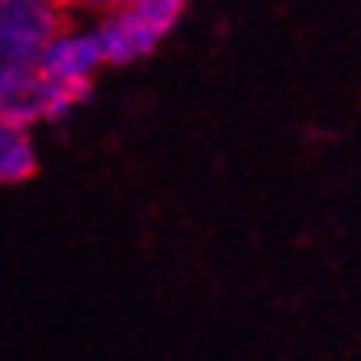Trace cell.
<instances>
[{"mask_svg": "<svg viewBox=\"0 0 361 361\" xmlns=\"http://www.w3.org/2000/svg\"><path fill=\"white\" fill-rule=\"evenodd\" d=\"M33 173H37V149L30 130L0 120V186L27 183Z\"/></svg>", "mask_w": 361, "mask_h": 361, "instance_id": "4", "label": "cell"}, {"mask_svg": "<svg viewBox=\"0 0 361 361\" xmlns=\"http://www.w3.org/2000/svg\"><path fill=\"white\" fill-rule=\"evenodd\" d=\"M93 40L99 47V60L103 63H130L136 56L153 54L163 37L142 20L136 4H123V7L110 11L97 23Z\"/></svg>", "mask_w": 361, "mask_h": 361, "instance_id": "3", "label": "cell"}, {"mask_svg": "<svg viewBox=\"0 0 361 361\" xmlns=\"http://www.w3.org/2000/svg\"><path fill=\"white\" fill-rule=\"evenodd\" d=\"M99 47L93 40V30H73L63 27L54 40H47L37 50V73L44 80L73 87V83H93V73L99 70Z\"/></svg>", "mask_w": 361, "mask_h": 361, "instance_id": "1", "label": "cell"}, {"mask_svg": "<svg viewBox=\"0 0 361 361\" xmlns=\"http://www.w3.org/2000/svg\"><path fill=\"white\" fill-rule=\"evenodd\" d=\"M66 27V13L50 0H0V40L20 50H40Z\"/></svg>", "mask_w": 361, "mask_h": 361, "instance_id": "2", "label": "cell"}, {"mask_svg": "<svg viewBox=\"0 0 361 361\" xmlns=\"http://www.w3.org/2000/svg\"><path fill=\"white\" fill-rule=\"evenodd\" d=\"M27 70H37V54L33 50H20L0 40V83L11 77H20Z\"/></svg>", "mask_w": 361, "mask_h": 361, "instance_id": "5", "label": "cell"}]
</instances>
